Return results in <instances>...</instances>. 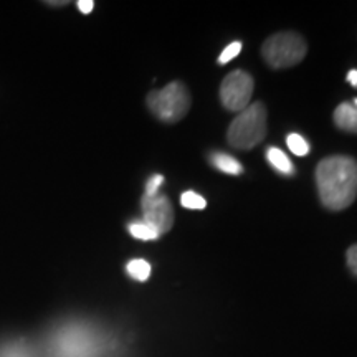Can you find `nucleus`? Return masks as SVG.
<instances>
[{
    "mask_svg": "<svg viewBox=\"0 0 357 357\" xmlns=\"http://www.w3.org/2000/svg\"><path fill=\"white\" fill-rule=\"evenodd\" d=\"M316 187L321 204L339 212L357 197V160L351 155H329L316 167Z\"/></svg>",
    "mask_w": 357,
    "mask_h": 357,
    "instance_id": "f257e3e1",
    "label": "nucleus"
},
{
    "mask_svg": "<svg viewBox=\"0 0 357 357\" xmlns=\"http://www.w3.org/2000/svg\"><path fill=\"white\" fill-rule=\"evenodd\" d=\"M266 131V108L263 102L255 101L236 114L227 131V139L235 149L250 151L265 139Z\"/></svg>",
    "mask_w": 357,
    "mask_h": 357,
    "instance_id": "f03ea898",
    "label": "nucleus"
},
{
    "mask_svg": "<svg viewBox=\"0 0 357 357\" xmlns=\"http://www.w3.org/2000/svg\"><path fill=\"white\" fill-rule=\"evenodd\" d=\"M147 108L162 123L181 121L190 109L189 89L181 82H172L162 89H154L147 95Z\"/></svg>",
    "mask_w": 357,
    "mask_h": 357,
    "instance_id": "7ed1b4c3",
    "label": "nucleus"
},
{
    "mask_svg": "<svg viewBox=\"0 0 357 357\" xmlns=\"http://www.w3.org/2000/svg\"><path fill=\"white\" fill-rule=\"evenodd\" d=\"M307 53V45L300 33L280 32L263 43L261 55L271 68L283 70L301 63Z\"/></svg>",
    "mask_w": 357,
    "mask_h": 357,
    "instance_id": "20e7f679",
    "label": "nucleus"
},
{
    "mask_svg": "<svg viewBox=\"0 0 357 357\" xmlns=\"http://www.w3.org/2000/svg\"><path fill=\"white\" fill-rule=\"evenodd\" d=\"M255 82L247 71L235 70L223 78L220 84V101L231 113H242L252 105Z\"/></svg>",
    "mask_w": 357,
    "mask_h": 357,
    "instance_id": "39448f33",
    "label": "nucleus"
},
{
    "mask_svg": "<svg viewBox=\"0 0 357 357\" xmlns=\"http://www.w3.org/2000/svg\"><path fill=\"white\" fill-rule=\"evenodd\" d=\"M142 208V220L147 225H151L158 231L159 235L167 234L174 225V211L172 204L166 195L158 194L149 197V195H142L141 199Z\"/></svg>",
    "mask_w": 357,
    "mask_h": 357,
    "instance_id": "423d86ee",
    "label": "nucleus"
},
{
    "mask_svg": "<svg viewBox=\"0 0 357 357\" xmlns=\"http://www.w3.org/2000/svg\"><path fill=\"white\" fill-rule=\"evenodd\" d=\"M89 349H91V341L86 336L82 334L68 333L60 337V351L63 357H82L79 352L86 357L89 356Z\"/></svg>",
    "mask_w": 357,
    "mask_h": 357,
    "instance_id": "0eeeda50",
    "label": "nucleus"
},
{
    "mask_svg": "<svg viewBox=\"0 0 357 357\" xmlns=\"http://www.w3.org/2000/svg\"><path fill=\"white\" fill-rule=\"evenodd\" d=\"M334 124L344 132L357 134V106L351 101H344L334 109Z\"/></svg>",
    "mask_w": 357,
    "mask_h": 357,
    "instance_id": "6e6552de",
    "label": "nucleus"
},
{
    "mask_svg": "<svg viewBox=\"0 0 357 357\" xmlns=\"http://www.w3.org/2000/svg\"><path fill=\"white\" fill-rule=\"evenodd\" d=\"M266 160L271 164V167H273L276 172L283 174V176L291 177L294 176V172H296L288 155L281 149H278V147H270V149L266 151Z\"/></svg>",
    "mask_w": 357,
    "mask_h": 357,
    "instance_id": "1a4fd4ad",
    "label": "nucleus"
},
{
    "mask_svg": "<svg viewBox=\"0 0 357 357\" xmlns=\"http://www.w3.org/2000/svg\"><path fill=\"white\" fill-rule=\"evenodd\" d=\"M211 162L213 167H217L218 171H222L223 174H229V176H240V174L243 172V166L234 158V155L213 153L211 155Z\"/></svg>",
    "mask_w": 357,
    "mask_h": 357,
    "instance_id": "9d476101",
    "label": "nucleus"
},
{
    "mask_svg": "<svg viewBox=\"0 0 357 357\" xmlns=\"http://www.w3.org/2000/svg\"><path fill=\"white\" fill-rule=\"evenodd\" d=\"M128 230L131 236L137 240H144V242H151V240H158L159 238V234L155 231L153 227L147 225L144 220L141 222H131L128 225Z\"/></svg>",
    "mask_w": 357,
    "mask_h": 357,
    "instance_id": "9b49d317",
    "label": "nucleus"
},
{
    "mask_svg": "<svg viewBox=\"0 0 357 357\" xmlns=\"http://www.w3.org/2000/svg\"><path fill=\"white\" fill-rule=\"evenodd\" d=\"M128 275L136 281H147L151 276V263L142 258H134L126 265Z\"/></svg>",
    "mask_w": 357,
    "mask_h": 357,
    "instance_id": "f8f14e48",
    "label": "nucleus"
},
{
    "mask_svg": "<svg viewBox=\"0 0 357 357\" xmlns=\"http://www.w3.org/2000/svg\"><path fill=\"white\" fill-rule=\"evenodd\" d=\"M181 204L182 207L189 208V211H204L207 207V200L194 190H185L181 195Z\"/></svg>",
    "mask_w": 357,
    "mask_h": 357,
    "instance_id": "ddd939ff",
    "label": "nucleus"
},
{
    "mask_svg": "<svg viewBox=\"0 0 357 357\" xmlns=\"http://www.w3.org/2000/svg\"><path fill=\"white\" fill-rule=\"evenodd\" d=\"M287 142H288L289 151H291L294 155H300V158H303V155L310 153V142H307L303 136H300V134L296 132L289 134Z\"/></svg>",
    "mask_w": 357,
    "mask_h": 357,
    "instance_id": "4468645a",
    "label": "nucleus"
},
{
    "mask_svg": "<svg viewBox=\"0 0 357 357\" xmlns=\"http://www.w3.org/2000/svg\"><path fill=\"white\" fill-rule=\"evenodd\" d=\"M242 48H243L242 42H234V43H230L229 47L223 48V52L220 53V56H218V63H220V65H227V63H229V61L234 60V58H235L236 55H238L240 52H242Z\"/></svg>",
    "mask_w": 357,
    "mask_h": 357,
    "instance_id": "2eb2a0df",
    "label": "nucleus"
},
{
    "mask_svg": "<svg viewBox=\"0 0 357 357\" xmlns=\"http://www.w3.org/2000/svg\"><path fill=\"white\" fill-rule=\"evenodd\" d=\"M0 357H32V352L22 344H8L0 349Z\"/></svg>",
    "mask_w": 357,
    "mask_h": 357,
    "instance_id": "dca6fc26",
    "label": "nucleus"
},
{
    "mask_svg": "<svg viewBox=\"0 0 357 357\" xmlns=\"http://www.w3.org/2000/svg\"><path fill=\"white\" fill-rule=\"evenodd\" d=\"M164 184V176H160V174H155V176L149 177L146 182V194L144 195H149V197H153V195H158L159 194V187Z\"/></svg>",
    "mask_w": 357,
    "mask_h": 357,
    "instance_id": "f3484780",
    "label": "nucleus"
},
{
    "mask_svg": "<svg viewBox=\"0 0 357 357\" xmlns=\"http://www.w3.org/2000/svg\"><path fill=\"white\" fill-rule=\"evenodd\" d=\"M346 263H347V268H349L351 273L357 278V243L351 245V247L347 248Z\"/></svg>",
    "mask_w": 357,
    "mask_h": 357,
    "instance_id": "a211bd4d",
    "label": "nucleus"
},
{
    "mask_svg": "<svg viewBox=\"0 0 357 357\" xmlns=\"http://www.w3.org/2000/svg\"><path fill=\"white\" fill-rule=\"evenodd\" d=\"M95 8V2L93 0H79L78 2V10L82 13H89Z\"/></svg>",
    "mask_w": 357,
    "mask_h": 357,
    "instance_id": "6ab92c4d",
    "label": "nucleus"
},
{
    "mask_svg": "<svg viewBox=\"0 0 357 357\" xmlns=\"http://www.w3.org/2000/svg\"><path fill=\"white\" fill-rule=\"evenodd\" d=\"M347 82H349L354 88H357V70H351L349 73H347Z\"/></svg>",
    "mask_w": 357,
    "mask_h": 357,
    "instance_id": "aec40b11",
    "label": "nucleus"
},
{
    "mask_svg": "<svg viewBox=\"0 0 357 357\" xmlns=\"http://www.w3.org/2000/svg\"><path fill=\"white\" fill-rule=\"evenodd\" d=\"M48 6H66L68 2H47Z\"/></svg>",
    "mask_w": 357,
    "mask_h": 357,
    "instance_id": "412c9836",
    "label": "nucleus"
}]
</instances>
